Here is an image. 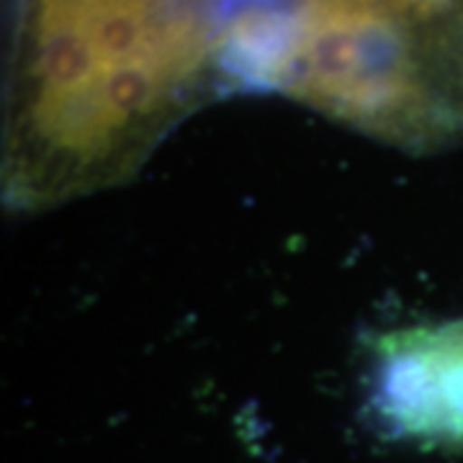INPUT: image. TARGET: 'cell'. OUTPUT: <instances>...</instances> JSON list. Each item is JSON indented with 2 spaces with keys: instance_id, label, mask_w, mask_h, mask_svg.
I'll list each match as a JSON object with an SVG mask.
<instances>
[{
  "instance_id": "obj_3",
  "label": "cell",
  "mask_w": 463,
  "mask_h": 463,
  "mask_svg": "<svg viewBox=\"0 0 463 463\" xmlns=\"http://www.w3.org/2000/svg\"><path fill=\"white\" fill-rule=\"evenodd\" d=\"M252 3L276 8L304 29L392 50L463 44V0H248V5Z\"/></svg>"
},
{
  "instance_id": "obj_2",
  "label": "cell",
  "mask_w": 463,
  "mask_h": 463,
  "mask_svg": "<svg viewBox=\"0 0 463 463\" xmlns=\"http://www.w3.org/2000/svg\"><path fill=\"white\" fill-rule=\"evenodd\" d=\"M368 404L394 435L463 448V317L383 332L368 355Z\"/></svg>"
},
{
  "instance_id": "obj_1",
  "label": "cell",
  "mask_w": 463,
  "mask_h": 463,
  "mask_svg": "<svg viewBox=\"0 0 463 463\" xmlns=\"http://www.w3.org/2000/svg\"><path fill=\"white\" fill-rule=\"evenodd\" d=\"M219 0H14L3 201L52 212L132 181L227 93Z\"/></svg>"
}]
</instances>
